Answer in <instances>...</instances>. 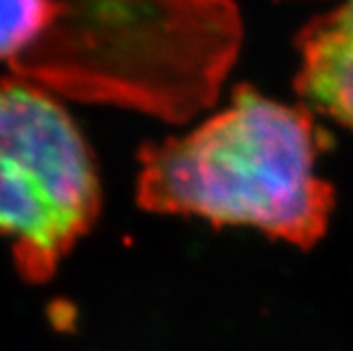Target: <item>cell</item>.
<instances>
[{
  "instance_id": "1",
  "label": "cell",
  "mask_w": 353,
  "mask_h": 351,
  "mask_svg": "<svg viewBox=\"0 0 353 351\" xmlns=\"http://www.w3.org/2000/svg\"><path fill=\"white\" fill-rule=\"evenodd\" d=\"M241 43L235 0H43L9 68L49 93L184 123L216 102Z\"/></svg>"
},
{
  "instance_id": "2",
  "label": "cell",
  "mask_w": 353,
  "mask_h": 351,
  "mask_svg": "<svg viewBox=\"0 0 353 351\" xmlns=\"http://www.w3.org/2000/svg\"><path fill=\"white\" fill-rule=\"evenodd\" d=\"M322 148L307 108L239 85L229 106L195 130L140 150L138 203L309 250L326 235L334 208L332 184L317 174Z\"/></svg>"
},
{
  "instance_id": "3",
  "label": "cell",
  "mask_w": 353,
  "mask_h": 351,
  "mask_svg": "<svg viewBox=\"0 0 353 351\" xmlns=\"http://www.w3.org/2000/svg\"><path fill=\"white\" fill-rule=\"evenodd\" d=\"M100 208L95 159L68 110L34 83L0 79V237L19 275L51 279Z\"/></svg>"
},
{
  "instance_id": "4",
  "label": "cell",
  "mask_w": 353,
  "mask_h": 351,
  "mask_svg": "<svg viewBox=\"0 0 353 351\" xmlns=\"http://www.w3.org/2000/svg\"><path fill=\"white\" fill-rule=\"evenodd\" d=\"M303 102L353 130V0L313 17L296 39Z\"/></svg>"
},
{
  "instance_id": "5",
  "label": "cell",
  "mask_w": 353,
  "mask_h": 351,
  "mask_svg": "<svg viewBox=\"0 0 353 351\" xmlns=\"http://www.w3.org/2000/svg\"><path fill=\"white\" fill-rule=\"evenodd\" d=\"M43 21V0H0V59L7 66L34 41Z\"/></svg>"
},
{
  "instance_id": "6",
  "label": "cell",
  "mask_w": 353,
  "mask_h": 351,
  "mask_svg": "<svg viewBox=\"0 0 353 351\" xmlns=\"http://www.w3.org/2000/svg\"><path fill=\"white\" fill-rule=\"evenodd\" d=\"M285 3H292V0H285ZM301 3H303V0H301Z\"/></svg>"
}]
</instances>
